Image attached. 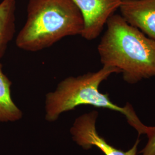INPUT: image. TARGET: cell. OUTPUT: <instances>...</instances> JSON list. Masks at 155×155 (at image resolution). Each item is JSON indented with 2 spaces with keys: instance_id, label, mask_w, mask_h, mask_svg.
<instances>
[{
  "instance_id": "cell-3",
  "label": "cell",
  "mask_w": 155,
  "mask_h": 155,
  "mask_svg": "<svg viewBox=\"0 0 155 155\" xmlns=\"http://www.w3.org/2000/svg\"><path fill=\"white\" fill-rule=\"evenodd\" d=\"M114 73L120 71L113 67L103 66L96 72L69 77L61 81L54 91L46 95V119L54 121L62 113L74 110L78 106L91 105L120 112L133 127L137 125L140 121L132 106L129 104L124 107L117 106L111 101L108 94L99 90L100 84Z\"/></svg>"
},
{
  "instance_id": "cell-7",
  "label": "cell",
  "mask_w": 155,
  "mask_h": 155,
  "mask_svg": "<svg viewBox=\"0 0 155 155\" xmlns=\"http://www.w3.org/2000/svg\"><path fill=\"white\" fill-rule=\"evenodd\" d=\"M16 9V0H2L0 2V59L15 36Z\"/></svg>"
},
{
  "instance_id": "cell-5",
  "label": "cell",
  "mask_w": 155,
  "mask_h": 155,
  "mask_svg": "<svg viewBox=\"0 0 155 155\" xmlns=\"http://www.w3.org/2000/svg\"><path fill=\"white\" fill-rule=\"evenodd\" d=\"M81 12L84 29L81 36L87 40L97 39L107 21L118 9L122 0H72Z\"/></svg>"
},
{
  "instance_id": "cell-9",
  "label": "cell",
  "mask_w": 155,
  "mask_h": 155,
  "mask_svg": "<svg viewBox=\"0 0 155 155\" xmlns=\"http://www.w3.org/2000/svg\"><path fill=\"white\" fill-rule=\"evenodd\" d=\"M138 132L140 134L145 133L148 137L147 144L140 153H142V155H155V127H148L143 125Z\"/></svg>"
},
{
  "instance_id": "cell-8",
  "label": "cell",
  "mask_w": 155,
  "mask_h": 155,
  "mask_svg": "<svg viewBox=\"0 0 155 155\" xmlns=\"http://www.w3.org/2000/svg\"><path fill=\"white\" fill-rule=\"evenodd\" d=\"M11 86L0 63V122L16 121L22 117V111L12 98Z\"/></svg>"
},
{
  "instance_id": "cell-4",
  "label": "cell",
  "mask_w": 155,
  "mask_h": 155,
  "mask_svg": "<svg viewBox=\"0 0 155 155\" xmlns=\"http://www.w3.org/2000/svg\"><path fill=\"white\" fill-rule=\"evenodd\" d=\"M98 112L93 111L84 114L75 120L71 129L74 140L84 149L88 150L95 146L105 155H136L139 140H137L130 150L124 152L118 150L108 144L105 140L98 134L95 123Z\"/></svg>"
},
{
  "instance_id": "cell-6",
  "label": "cell",
  "mask_w": 155,
  "mask_h": 155,
  "mask_svg": "<svg viewBox=\"0 0 155 155\" xmlns=\"http://www.w3.org/2000/svg\"><path fill=\"white\" fill-rule=\"evenodd\" d=\"M119 9L128 24L155 41V0H122Z\"/></svg>"
},
{
  "instance_id": "cell-1",
  "label": "cell",
  "mask_w": 155,
  "mask_h": 155,
  "mask_svg": "<svg viewBox=\"0 0 155 155\" xmlns=\"http://www.w3.org/2000/svg\"><path fill=\"white\" fill-rule=\"evenodd\" d=\"M98 45L103 66L117 68L129 84L155 77V41L128 24L120 15H113Z\"/></svg>"
},
{
  "instance_id": "cell-2",
  "label": "cell",
  "mask_w": 155,
  "mask_h": 155,
  "mask_svg": "<svg viewBox=\"0 0 155 155\" xmlns=\"http://www.w3.org/2000/svg\"><path fill=\"white\" fill-rule=\"evenodd\" d=\"M83 29L82 15L72 0H29L27 21L16 45L21 50L37 52L67 36H81Z\"/></svg>"
}]
</instances>
